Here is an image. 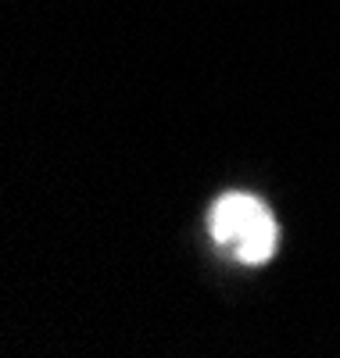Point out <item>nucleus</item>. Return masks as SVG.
I'll use <instances>...</instances> for the list:
<instances>
[{
  "instance_id": "1",
  "label": "nucleus",
  "mask_w": 340,
  "mask_h": 358,
  "mask_svg": "<svg viewBox=\"0 0 340 358\" xmlns=\"http://www.w3.org/2000/svg\"><path fill=\"white\" fill-rule=\"evenodd\" d=\"M208 229L215 236V244H226L236 251L240 262L262 265L272 258L280 229H276L272 212L251 194H226L211 204Z\"/></svg>"
}]
</instances>
